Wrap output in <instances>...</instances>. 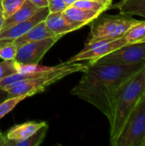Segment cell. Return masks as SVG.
Returning <instances> with one entry per match:
<instances>
[{"label":"cell","mask_w":145,"mask_h":146,"mask_svg":"<svg viewBox=\"0 0 145 146\" xmlns=\"http://www.w3.org/2000/svg\"><path fill=\"white\" fill-rule=\"evenodd\" d=\"M145 92V65L128 78L116 92L109 122L110 145H115L121 129Z\"/></svg>","instance_id":"obj_2"},{"label":"cell","mask_w":145,"mask_h":146,"mask_svg":"<svg viewBox=\"0 0 145 146\" xmlns=\"http://www.w3.org/2000/svg\"><path fill=\"white\" fill-rule=\"evenodd\" d=\"M67 8L68 6L64 0H48V9L50 13L63 12Z\"/></svg>","instance_id":"obj_22"},{"label":"cell","mask_w":145,"mask_h":146,"mask_svg":"<svg viewBox=\"0 0 145 146\" xmlns=\"http://www.w3.org/2000/svg\"><path fill=\"white\" fill-rule=\"evenodd\" d=\"M9 98H11L9 93L3 87H0V104H2L3 101H5Z\"/></svg>","instance_id":"obj_24"},{"label":"cell","mask_w":145,"mask_h":146,"mask_svg":"<svg viewBox=\"0 0 145 146\" xmlns=\"http://www.w3.org/2000/svg\"><path fill=\"white\" fill-rule=\"evenodd\" d=\"M47 124L46 121H27L25 123H21L19 125H15L12 127L6 133L5 138L9 140L21 141L24 140L33 133H35L39 128Z\"/></svg>","instance_id":"obj_12"},{"label":"cell","mask_w":145,"mask_h":146,"mask_svg":"<svg viewBox=\"0 0 145 146\" xmlns=\"http://www.w3.org/2000/svg\"><path fill=\"white\" fill-rule=\"evenodd\" d=\"M58 36H53L44 39L32 41L17 49L15 60L19 64H38L44 55L60 39Z\"/></svg>","instance_id":"obj_8"},{"label":"cell","mask_w":145,"mask_h":146,"mask_svg":"<svg viewBox=\"0 0 145 146\" xmlns=\"http://www.w3.org/2000/svg\"><path fill=\"white\" fill-rule=\"evenodd\" d=\"M144 64L119 65L88 63L71 94L88 102L99 110L108 120L111 116L117 91Z\"/></svg>","instance_id":"obj_1"},{"label":"cell","mask_w":145,"mask_h":146,"mask_svg":"<svg viewBox=\"0 0 145 146\" xmlns=\"http://www.w3.org/2000/svg\"><path fill=\"white\" fill-rule=\"evenodd\" d=\"M92 1L101 3H103V4L107 5V6L109 7V8H110V6L112 5V2H113V0H92Z\"/></svg>","instance_id":"obj_25"},{"label":"cell","mask_w":145,"mask_h":146,"mask_svg":"<svg viewBox=\"0 0 145 146\" xmlns=\"http://www.w3.org/2000/svg\"><path fill=\"white\" fill-rule=\"evenodd\" d=\"M91 63V62H88ZM91 63L138 65L145 63V41L128 44Z\"/></svg>","instance_id":"obj_7"},{"label":"cell","mask_w":145,"mask_h":146,"mask_svg":"<svg viewBox=\"0 0 145 146\" xmlns=\"http://www.w3.org/2000/svg\"><path fill=\"white\" fill-rule=\"evenodd\" d=\"M87 68V63L83 64L78 62H62L54 67L50 72L36 78L15 82L3 87L10 95V97H16L21 95H28L29 97L40 93L44 91L46 87L58 82L68 75L84 72Z\"/></svg>","instance_id":"obj_3"},{"label":"cell","mask_w":145,"mask_h":146,"mask_svg":"<svg viewBox=\"0 0 145 146\" xmlns=\"http://www.w3.org/2000/svg\"><path fill=\"white\" fill-rule=\"evenodd\" d=\"M17 52V47L12 43L4 44L0 46V58L3 60H12L15 59Z\"/></svg>","instance_id":"obj_21"},{"label":"cell","mask_w":145,"mask_h":146,"mask_svg":"<svg viewBox=\"0 0 145 146\" xmlns=\"http://www.w3.org/2000/svg\"><path fill=\"white\" fill-rule=\"evenodd\" d=\"M26 2V0H1L2 12L4 19L15 13Z\"/></svg>","instance_id":"obj_19"},{"label":"cell","mask_w":145,"mask_h":146,"mask_svg":"<svg viewBox=\"0 0 145 146\" xmlns=\"http://www.w3.org/2000/svg\"><path fill=\"white\" fill-rule=\"evenodd\" d=\"M49 14H50V10L48 7L41 8L32 16L28 18L27 20L16 24L15 26L10 27L9 29L6 31L1 32L0 33V46L4 44L12 43L15 38H19L20 36L28 32L37 24H38L41 21H44Z\"/></svg>","instance_id":"obj_9"},{"label":"cell","mask_w":145,"mask_h":146,"mask_svg":"<svg viewBox=\"0 0 145 146\" xmlns=\"http://www.w3.org/2000/svg\"><path fill=\"white\" fill-rule=\"evenodd\" d=\"M128 44L125 37H121L115 39L99 40L89 44H85L82 50L78 54L70 57L67 62H78L82 61H88V62H94L103 56Z\"/></svg>","instance_id":"obj_6"},{"label":"cell","mask_w":145,"mask_h":146,"mask_svg":"<svg viewBox=\"0 0 145 146\" xmlns=\"http://www.w3.org/2000/svg\"><path fill=\"white\" fill-rule=\"evenodd\" d=\"M28 95H21V96H16V97H11L5 101H3L2 104H0V120L4 117L6 115H8L10 111H12L16 105L28 98Z\"/></svg>","instance_id":"obj_17"},{"label":"cell","mask_w":145,"mask_h":146,"mask_svg":"<svg viewBox=\"0 0 145 146\" xmlns=\"http://www.w3.org/2000/svg\"><path fill=\"white\" fill-rule=\"evenodd\" d=\"M73 6H76V7H79L81 9H85L97 11V12H100L101 14L109 9V7H108L107 5L103 4L98 2L92 1V0H77L74 3Z\"/></svg>","instance_id":"obj_20"},{"label":"cell","mask_w":145,"mask_h":146,"mask_svg":"<svg viewBox=\"0 0 145 146\" xmlns=\"http://www.w3.org/2000/svg\"></svg>","instance_id":"obj_30"},{"label":"cell","mask_w":145,"mask_h":146,"mask_svg":"<svg viewBox=\"0 0 145 146\" xmlns=\"http://www.w3.org/2000/svg\"><path fill=\"white\" fill-rule=\"evenodd\" d=\"M53 36H56V35H54L53 33H51L49 30V28L46 27L44 21H41L38 24H37L35 27H33L32 29H30L28 32H26L23 35L15 38L13 41V43L15 44V46L18 49L21 45H23L26 43L44 39L46 38H50Z\"/></svg>","instance_id":"obj_14"},{"label":"cell","mask_w":145,"mask_h":146,"mask_svg":"<svg viewBox=\"0 0 145 146\" xmlns=\"http://www.w3.org/2000/svg\"><path fill=\"white\" fill-rule=\"evenodd\" d=\"M110 8H115L122 14L138 15L145 19V0H121Z\"/></svg>","instance_id":"obj_15"},{"label":"cell","mask_w":145,"mask_h":146,"mask_svg":"<svg viewBox=\"0 0 145 146\" xmlns=\"http://www.w3.org/2000/svg\"><path fill=\"white\" fill-rule=\"evenodd\" d=\"M44 23L54 35L60 38L80 28L79 26L69 21L63 15L62 12L50 13L45 18Z\"/></svg>","instance_id":"obj_10"},{"label":"cell","mask_w":145,"mask_h":146,"mask_svg":"<svg viewBox=\"0 0 145 146\" xmlns=\"http://www.w3.org/2000/svg\"><path fill=\"white\" fill-rule=\"evenodd\" d=\"M63 15L72 23L79 26L80 28L91 23L102 14L97 11L81 9L76 6H69L63 12Z\"/></svg>","instance_id":"obj_11"},{"label":"cell","mask_w":145,"mask_h":146,"mask_svg":"<svg viewBox=\"0 0 145 146\" xmlns=\"http://www.w3.org/2000/svg\"><path fill=\"white\" fill-rule=\"evenodd\" d=\"M3 21H4V18L3 16V12L0 11V33H1V29H2V26H3Z\"/></svg>","instance_id":"obj_27"},{"label":"cell","mask_w":145,"mask_h":146,"mask_svg":"<svg viewBox=\"0 0 145 146\" xmlns=\"http://www.w3.org/2000/svg\"><path fill=\"white\" fill-rule=\"evenodd\" d=\"M0 11H2V5H1V0H0Z\"/></svg>","instance_id":"obj_28"},{"label":"cell","mask_w":145,"mask_h":146,"mask_svg":"<svg viewBox=\"0 0 145 146\" xmlns=\"http://www.w3.org/2000/svg\"><path fill=\"white\" fill-rule=\"evenodd\" d=\"M139 20L132 15L120 13L115 15H100L91 22V32L85 44L99 40L115 39L123 37L125 33Z\"/></svg>","instance_id":"obj_4"},{"label":"cell","mask_w":145,"mask_h":146,"mask_svg":"<svg viewBox=\"0 0 145 146\" xmlns=\"http://www.w3.org/2000/svg\"><path fill=\"white\" fill-rule=\"evenodd\" d=\"M144 96H145V92H144Z\"/></svg>","instance_id":"obj_29"},{"label":"cell","mask_w":145,"mask_h":146,"mask_svg":"<svg viewBox=\"0 0 145 146\" xmlns=\"http://www.w3.org/2000/svg\"><path fill=\"white\" fill-rule=\"evenodd\" d=\"M29 1L38 9L48 7V0H29Z\"/></svg>","instance_id":"obj_23"},{"label":"cell","mask_w":145,"mask_h":146,"mask_svg":"<svg viewBox=\"0 0 145 146\" xmlns=\"http://www.w3.org/2000/svg\"><path fill=\"white\" fill-rule=\"evenodd\" d=\"M114 146H145V96L126 119Z\"/></svg>","instance_id":"obj_5"},{"label":"cell","mask_w":145,"mask_h":146,"mask_svg":"<svg viewBox=\"0 0 145 146\" xmlns=\"http://www.w3.org/2000/svg\"><path fill=\"white\" fill-rule=\"evenodd\" d=\"M128 44L145 41V20L135 23L124 35Z\"/></svg>","instance_id":"obj_16"},{"label":"cell","mask_w":145,"mask_h":146,"mask_svg":"<svg viewBox=\"0 0 145 146\" xmlns=\"http://www.w3.org/2000/svg\"><path fill=\"white\" fill-rule=\"evenodd\" d=\"M39 9L36 7L34 4H32L29 0H26L24 4L11 16L8 17L7 19H4L1 32L6 31L9 29L10 27L15 26L18 23H21L31 16H32Z\"/></svg>","instance_id":"obj_13"},{"label":"cell","mask_w":145,"mask_h":146,"mask_svg":"<svg viewBox=\"0 0 145 146\" xmlns=\"http://www.w3.org/2000/svg\"><path fill=\"white\" fill-rule=\"evenodd\" d=\"M76 1H77V0H64V2H65L66 5H67L68 7H69V6H73Z\"/></svg>","instance_id":"obj_26"},{"label":"cell","mask_w":145,"mask_h":146,"mask_svg":"<svg viewBox=\"0 0 145 146\" xmlns=\"http://www.w3.org/2000/svg\"><path fill=\"white\" fill-rule=\"evenodd\" d=\"M19 73V64L15 60H3L0 62V80Z\"/></svg>","instance_id":"obj_18"}]
</instances>
